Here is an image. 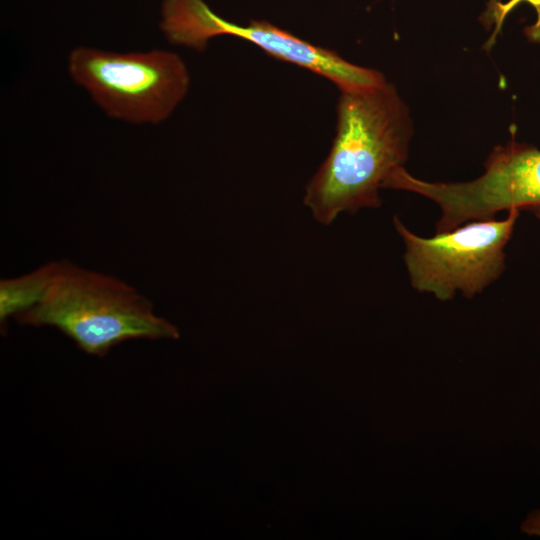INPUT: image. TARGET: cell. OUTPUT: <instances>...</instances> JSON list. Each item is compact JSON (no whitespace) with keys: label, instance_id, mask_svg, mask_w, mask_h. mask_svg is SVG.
Listing matches in <instances>:
<instances>
[{"label":"cell","instance_id":"6da1fadb","mask_svg":"<svg viewBox=\"0 0 540 540\" xmlns=\"http://www.w3.org/2000/svg\"><path fill=\"white\" fill-rule=\"evenodd\" d=\"M330 152L305 189L304 203L325 225L342 212L381 205L379 190L408 159L409 109L392 83L340 90Z\"/></svg>","mask_w":540,"mask_h":540},{"label":"cell","instance_id":"7a4b0ae2","mask_svg":"<svg viewBox=\"0 0 540 540\" xmlns=\"http://www.w3.org/2000/svg\"><path fill=\"white\" fill-rule=\"evenodd\" d=\"M22 325L50 326L84 352L104 356L131 339H176L177 328L154 313L152 303L125 281L59 262L42 301L19 315Z\"/></svg>","mask_w":540,"mask_h":540},{"label":"cell","instance_id":"3957f363","mask_svg":"<svg viewBox=\"0 0 540 540\" xmlns=\"http://www.w3.org/2000/svg\"><path fill=\"white\" fill-rule=\"evenodd\" d=\"M68 72L109 116L133 124H159L181 103L190 86L188 68L171 51L114 52L79 46Z\"/></svg>","mask_w":540,"mask_h":540},{"label":"cell","instance_id":"277c9868","mask_svg":"<svg viewBox=\"0 0 540 540\" xmlns=\"http://www.w3.org/2000/svg\"><path fill=\"white\" fill-rule=\"evenodd\" d=\"M519 213L511 209L504 219L470 221L428 238L414 234L394 216L412 287L441 301L451 300L458 292L466 298L482 293L505 270V248Z\"/></svg>","mask_w":540,"mask_h":540},{"label":"cell","instance_id":"5b68a950","mask_svg":"<svg viewBox=\"0 0 540 540\" xmlns=\"http://www.w3.org/2000/svg\"><path fill=\"white\" fill-rule=\"evenodd\" d=\"M388 189L413 192L440 209L436 232L475 220L494 218L500 211H527L540 219V149L512 137L494 147L484 172L466 182H429L402 167L389 178Z\"/></svg>","mask_w":540,"mask_h":540},{"label":"cell","instance_id":"8992f818","mask_svg":"<svg viewBox=\"0 0 540 540\" xmlns=\"http://www.w3.org/2000/svg\"><path fill=\"white\" fill-rule=\"evenodd\" d=\"M160 29L173 45L203 52L218 36H233L254 44L269 56L307 69L340 90L378 86L386 81L377 70L347 61L335 51L312 44L267 21L240 25L215 12L204 0H163Z\"/></svg>","mask_w":540,"mask_h":540},{"label":"cell","instance_id":"52a82bcc","mask_svg":"<svg viewBox=\"0 0 540 540\" xmlns=\"http://www.w3.org/2000/svg\"><path fill=\"white\" fill-rule=\"evenodd\" d=\"M59 262L47 263L25 275L0 281V321L17 318L38 305L47 293Z\"/></svg>","mask_w":540,"mask_h":540},{"label":"cell","instance_id":"ba28073f","mask_svg":"<svg viewBox=\"0 0 540 540\" xmlns=\"http://www.w3.org/2000/svg\"><path fill=\"white\" fill-rule=\"evenodd\" d=\"M521 531L530 536H540V510H534L527 515L521 524Z\"/></svg>","mask_w":540,"mask_h":540},{"label":"cell","instance_id":"9c48e42d","mask_svg":"<svg viewBox=\"0 0 540 540\" xmlns=\"http://www.w3.org/2000/svg\"><path fill=\"white\" fill-rule=\"evenodd\" d=\"M519 1H521V0H513L512 3L515 4V3H518ZM531 2L534 3L533 0H531Z\"/></svg>","mask_w":540,"mask_h":540}]
</instances>
